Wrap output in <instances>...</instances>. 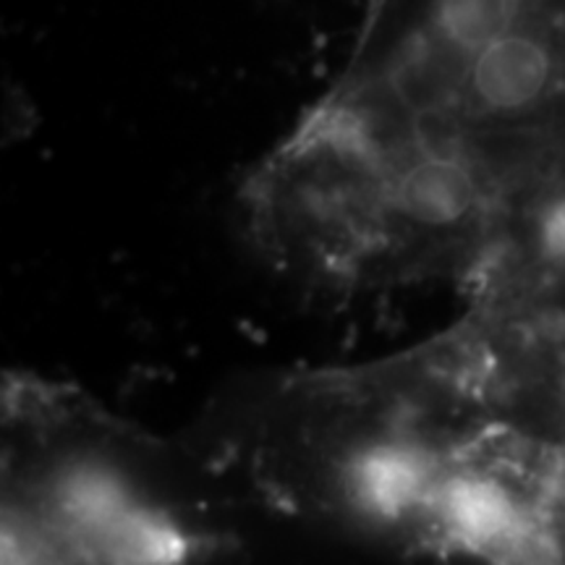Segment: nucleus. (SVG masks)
Wrapping results in <instances>:
<instances>
[{
  "label": "nucleus",
  "instance_id": "obj_1",
  "mask_svg": "<svg viewBox=\"0 0 565 565\" xmlns=\"http://www.w3.org/2000/svg\"><path fill=\"white\" fill-rule=\"evenodd\" d=\"M553 408L557 414V419L565 424V359L557 366L555 380H553Z\"/></svg>",
  "mask_w": 565,
  "mask_h": 565
}]
</instances>
